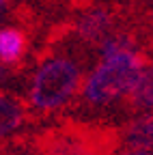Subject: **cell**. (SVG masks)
Returning a JSON list of instances; mask_svg holds the SVG:
<instances>
[{
	"mask_svg": "<svg viewBox=\"0 0 153 155\" xmlns=\"http://www.w3.org/2000/svg\"><path fill=\"white\" fill-rule=\"evenodd\" d=\"M145 73L142 61L138 54L104 58L101 65L91 73L84 86V97L91 104H108L119 97H129L138 86Z\"/></svg>",
	"mask_w": 153,
	"mask_h": 155,
	"instance_id": "obj_1",
	"label": "cell"
},
{
	"mask_svg": "<svg viewBox=\"0 0 153 155\" xmlns=\"http://www.w3.org/2000/svg\"><path fill=\"white\" fill-rule=\"evenodd\" d=\"M80 67L71 58L56 56L45 61L32 78L30 104L39 110H54L69 101V97L78 91Z\"/></svg>",
	"mask_w": 153,
	"mask_h": 155,
	"instance_id": "obj_2",
	"label": "cell"
},
{
	"mask_svg": "<svg viewBox=\"0 0 153 155\" xmlns=\"http://www.w3.org/2000/svg\"><path fill=\"white\" fill-rule=\"evenodd\" d=\"M114 147L112 136L88 129H58L45 136L41 155H108Z\"/></svg>",
	"mask_w": 153,
	"mask_h": 155,
	"instance_id": "obj_3",
	"label": "cell"
},
{
	"mask_svg": "<svg viewBox=\"0 0 153 155\" xmlns=\"http://www.w3.org/2000/svg\"><path fill=\"white\" fill-rule=\"evenodd\" d=\"M110 28H112V17L101 11V9H95V11H88V13H82L80 19H78V35L88 43H97V41H106L110 39Z\"/></svg>",
	"mask_w": 153,
	"mask_h": 155,
	"instance_id": "obj_4",
	"label": "cell"
},
{
	"mask_svg": "<svg viewBox=\"0 0 153 155\" xmlns=\"http://www.w3.org/2000/svg\"><path fill=\"white\" fill-rule=\"evenodd\" d=\"M123 140L134 151H149L153 147V112L134 119L123 131Z\"/></svg>",
	"mask_w": 153,
	"mask_h": 155,
	"instance_id": "obj_5",
	"label": "cell"
},
{
	"mask_svg": "<svg viewBox=\"0 0 153 155\" xmlns=\"http://www.w3.org/2000/svg\"><path fill=\"white\" fill-rule=\"evenodd\" d=\"M26 50V37L22 30L13 26L0 28V61L5 65H11L20 58Z\"/></svg>",
	"mask_w": 153,
	"mask_h": 155,
	"instance_id": "obj_6",
	"label": "cell"
},
{
	"mask_svg": "<svg viewBox=\"0 0 153 155\" xmlns=\"http://www.w3.org/2000/svg\"><path fill=\"white\" fill-rule=\"evenodd\" d=\"M24 121V106L11 95H0V138L15 131Z\"/></svg>",
	"mask_w": 153,
	"mask_h": 155,
	"instance_id": "obj_7",
	"label": "cell"
},
{
	"mask_svg": "<svg viewBox=\"0 0 153 155\" xmlns=\"http://www.w3.org/2000/svg\"><path fill=\"white\" fill-rule=\"evenodd\" d=\"M129 101L134 108H153V65L145 69L138 86L129 95Z\"/></svg>",
	"mask_w": 153,
	"mask_h": 155,
	"instance_id": "obj_8",
	"label": "cell"
},
{
	"mask_svg": "<svg viewBox=\"0 0 153 155\" xmlns=\"http://www.w3.org/2000/svg\"><path fill=\"white\" fill-rule=\"evenodd\" d=\"M125 155H153L151 151H129V153H125Z\"/></svg>",
	"mask_w": 153,
	"mask_h": 155,
	"instance_id": "obj_9",
	"label": "cell"
},
{
	"mask_svg": "<svg viewBox=\"0 0 153 155\" xmlns=\"http://www.w3.org/2000/svg\"><path fill=\"white\" fill-rule=\"evenodd\" d=\"M5 75H7V71H5V67H2V65H0V80H2Z\"/></svg>",
	"mask_w": 153,
	"mask_h": 155,
	"instance_id": "obj_10",
	"label": "cell"
},
{
	"mask_svg": "<svg viewBox=\"0 0 153 155\" xmlns=\"http://www.w3.org/2000/svg\"><path fill=\"white\" fill-rule=\"evenodd\" d=\"M5 2L7 0H0V13H2V9H5Z\"/></svg>",
	"mask_w": 153,
	"mask_h": 155,
	"instance_id": "obj_11",
	"label": "cell"
},
{
	"mask_svg": "<svg viewBox=\"0 0 153 155\" xmlns=\"http://www.w3.org/2000/svg\"><path fill=\"white\" fill-rule=\"evenodd\" d=\"M151 26H153V13H151Z\"/></svg>",
	"mask_w": 153,
	"mask_h": 155,
	"instance_id": "obj_12",
	"label": "cell"
}]
</instances>
